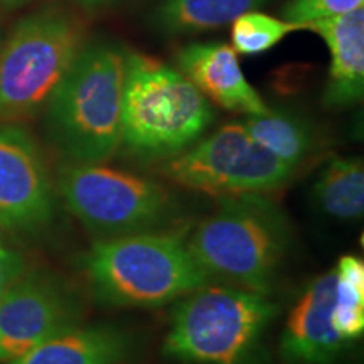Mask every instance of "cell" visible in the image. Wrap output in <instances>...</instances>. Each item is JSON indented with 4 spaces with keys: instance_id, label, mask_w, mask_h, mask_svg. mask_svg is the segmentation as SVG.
I'll list each match as a JSON object with an SVG mask.
<instances>
[{
    "instance_id": "18",
    "label": "cell",
    "mask_w": 364,
    "mask_h": 364,
    "mask_svg": "<svg viewBox=\"0 0 364 364\" xmlns=\"http://www.w3.org/2000/svg\"><path fill=\"white\" fill-rule=\"evenodd\" d=\"M332 327L346 343L358 341L364 332V262L344 255L334 268Z\"/></svg>"
},
{
    "instance_id": "19",
    "label": "cell",
    "mask_w": 364,
    "mask_h": 364,
    "mask_svg": "<svg viewBox=\"0 0 364 364\" xmlns=\"http://www.w3.org/2000/svg\"><path fill=\"white\" fill-rule=\"evenodd\" d=\"M297 29L299 26L292 22L252 11L231 22V48L236 54L258 56L275 48L282 39Z\"/></svg>"
},
{
    "instance_id": "15",
    "label": "cell",
    "mask_w": 364,
    "mask_h": 364,
    "mask_svg": "<svg viewBox=\"0 0 364 364\" xmlns=\"http://www.w3.org/2000/svg\"><path fill=\"white\" fill-rule=\"evenodd\" d=\"M272 0H164L152 14V26L172 36L206 33Z\"/></svg>"
},
{
    "instance_id": "11",
    "label": "cell",
    "mask_w": 364,
    "mask_h": 364,
    "mask_svg": "<svg viewBox=\"0 0 364 364\" xmlns=\"http://www.w3.org/2000/svg\"><path fill=\"white\" fill-rule=\"evenodd\" d=\"M334 270L314 279L295 300L280 338L284 364H334L346 341L332 327Z\"/></svg>"
},
{
    "instance_id": "1",
    "label": "cell",
    "mask_w": 364,
    "mask_h": 364,
    "mask_svg": "<svg viewBox=\"0 0 364 364\" xmlns=\"http://www.w3.org/2000/svg\"><path fill=\"white\" fill-rule=\"evenodd\" d=\"M81 267L95 299L118 309L162 307L213 282L188 235L171 228L95 240Z\"/></svg>"
},
{
    "instance_id": "12",
    "label": "cell",
    "mask_w": 364,
    "mask_h": 364,
    "mask_svg": "<svg viewBox=\"0 0 364 364\" xmlns=\"http://www.w3.org/2000/svg\"><path fill=\"white\" fill-rule=\"evenodd\" d=\"M177 70L188 76L204 97L228 112L260 115L268 112L258 91L241 71L238 54L223 43L189 44L176 54Z\"/></svg>"
},
{
    "instance_id": "5",
    "label": "cell",
    "mask_w": 364,
    "mask_h": 364,
    "mask_svg": "<svg viewBox=\"0 0 364 364\" xmlns=\"http://www.w3.org/2000/svg\"><path fill=\"white\" fill-rule=\"evenodd\" d=\"M279 312L270 294L211 282L177 300L162 353L181 364H252Z\"/></svg>"
},
{
    "instance_id": "4",
    "label": "cell",
    "mask_w": 364,
    "mask_h": 364,
    "mask_svg": "<svg viewBox=\"0 0 364 364\" xmlns=\"http://www.w3.org/2000/svg\"><path fill=\"white\" fill-rule=\"evenodd\" d=\"M213 280L270 294L292 243L290 221L268 194L221 198L188 235Z\"/></svg>"
},
{
    "instance_id": "8",
    "label": "cell",
    "mask_w": 364,
    "mask_h": 364,
    "mask_svg": "<svg viewBox=\"0 0 364 364\" xmlns=\"http://www.w3.org/2000/svg\"><path fill=\"white\" fill-rule=\"evenodd\" d=\"M159 172L181 188L220 198L277 193L295 176L241 122L223 125L184 152L162 161Z\"/></svg>"
},
{
    "instance_id": "3",
    "label": "cell",
    "mask_w": 364,
    "mask_h": 364,
    "mask_svg": "<svg viewBox=\"0 0 364 364\" xmlns=\"http://www.w3.org/2000/svg\"><path fill=\"white\" fill-rule=\"evenodd\" d=\"M216 113L188 76L142 53L125 54L122 142L132 157L162 162L203 139Z\"/></svg>"
},
{
    "instance_id": "13",
    "label": "cell",
    "mask_w": 364,
    "mask_h": 364,
    "mask_svg": "<svg viewBox=\"0 0 364 364\" xmlns=\"http://www.w3.org/2000/svg\"><path fill=\"white\" fill-rule=\"evenodd\" d=\"M324 39L331 54L324 105L332 110L354 107L364 95V9L307 24Z\"/></svg>"
},
{
    "instance_id": "17",
    "label": "cell",
    "mask_w": 364,
    "mask_h": 364,
    "mask_svg": "<svg viewBox=\"0 0 364 364\" xmlns=\"http://www.w3.org/2000/svg\"><path fill=\"white\" fill-rule=\"evenodd\" d=\"M324 215L339 221H359L364 211V166L359 157H334L312 188Z\"/></svg>"
},
{
    "instance_id": "7",
    "label": "cell",
    "mask_w": 364,
    "mask_h": 364,
    "mask_svg": "<svg viewBox=\"0 0 364 364\" xmlns=\"http://www.w3.org/2000/svg\"><path fill=\"white\" fill-rule=\"evenodd\" d=\"M58 191L97 240L169 230L182 209L162 182L103 164L70 162L59 172Z\"/></svg>"
},
{
    "instance_id": "6",
    "label": "cell",
    "mask_w": 364,
    "mask_h": 364,
    "mask_svg": "<svg viewBox=\"0 0 364 364\" xmlns=\"http://www.w3.org/2000/svg\"><path fill=\"white\" fill-rule=\"evenodd\" d=\"M85 43L83 24L59 9L17 22L0 49V124L46 110Z\"/></svg>"
},
{
    "instance_id": "20",
    "label": "cell",
    "mask_w": 364,
    "mask_h": 364,
    "mask_svg": "<svg viewBox=\"0 0 364 364\" xmlns=\"http://www.w3.org/2000/svg\"><path fill=\"white\" fill-rule=\"evenodd\" d=\"M364 6V0H289L282 9L284 21L304 29L307 24L344 16Z\"/></svg>"
},
{
    "instance_id": "16",
    "label": "cell",
    "mask_w": 364,
    "mask_h": 364,
    "mask_svg": "<svg viewBox=\"0 0 364 364\" xmlns=\"http://www.w3.org/2000/svg\"><path fill=\"white\" fill-rule=\"evenodd\" d=\"M241 124L263 149L292 171L304 166L316 149L314 127L294 112L268 108L260 115H247Z\"/></svg>"
},
{
    "instance_id": "14",
    "label": "cell",
    "mask_w": 364,
    "mask_h": 364,
    "mask_svg": "<svg viewBox=\"0 0 364 364\" xmlns=\"http://www.w3.org/2000/svg\"><path fill=\"white\" fill-rule=\"evenodd\" d=\"M139 341L117 324H80L4 364H134Z\"/></svg>"
},
{
    "instance_id": "23",
    "label": "cell",
    "mask_w": 364,
    "mask_h": 364,
    "mask_svg": "<svg viewBox=\"0 0 364 364\" xmlns=\"http://www.w3.org/2000/svg\"><path fill=\"white\" fill-rule=\"evenodd\" d=\"M34 2V0H0V6L6 9H19L24 7L27 4Z\"/></svg>"
},
{
    "instance_id": "22",
    "label": "cell",
    "mask_w": 364,
    "mask_h": 364,
    "mask_svg": "<svg viewBox=\"0 0 364 364\" xmlns=\"http://www.w3.org/2000/svg\"><path fill=\"white\" fill-rule=\"evenodd\" d=\"M70 2L81 7L83 11H98V9L112 6V4L117 2V0H70Z\"/></svg>"
},
{
    "instance_id": "2",
    "label": "cell",
    "mask_w": 364,
    "mask_h": 364,
    "mask_svg": "<svg viewBox=\"0 0 364 364\" xmlns=\"http://www.w3.org/2000/svg\"><path fill=\"white\" fill-rule=\"evenodd\" d=\"M127 51L112 41L85 43L46 107L54 147L75 164H103L122 142Z\"/></svg>"
},
{
    "instance_id": "9",
    "label": "cell",
    "mask_w": 364,
    "mask_h": 364,
    "mask_svg": "<svg viewBox=\"0 0 364 364\" xmlns=\"http://www.w3.org/2000/svg\"><path fill=\"white\" fill-rule=\"evenodd\" d=\"M86 306L71 282L48 268H26L0 299V364L83 324Z\"/></svg>"
},
{
    "instance_id": "21",
    "label": "cell",
    "mask_w": 364,
    "mask_h": 364,
    "mask_svg": "<svg viewBox=\"0 0 364 364\" xmlns=\"http://www.w3.org/2000/svg\"><path fill=\"white\" fill-rule=\"evenodd\" d=\"M27 268L24 257L0 238V299Z\"/></svg>"
},
{
    "instance_id": "10",
    "label": "cell",
    "mask_w": 364,
    "mask_h": 364,
    "mask_svg": "<svg viewBox=\"0 0 364 364\" xmlns=\"http://www.w3.org/2000/svg\"><path fill=\"white\" fill-rule=\"evenodd\" d=\"M56 191L34 139L0 124V231L36 235L54 220Z\"/></svg>"
}]
</instances>
